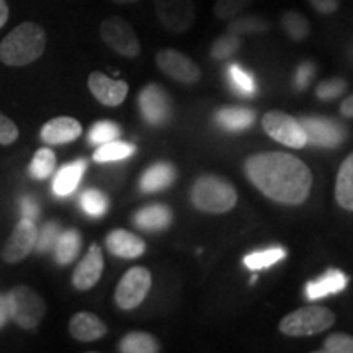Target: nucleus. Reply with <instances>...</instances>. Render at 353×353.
<instances>
[{
	"label": "nucleus",
	"mask_w": 353,
	"mask_h": 353,
	"mask_svg": "<svg viewBox=\"0 0 353 353\" xmlns=\"http://www.w3.org/2000/svg\"><path fill=\"white\" fill-rule=\"evenodd\" d=\"M244 169L260 193L281 205H301L311 193V170L288 152L254 154L245 161Z\"/></svg>",
	"instance_id": "f257e3e1"
},
{
	"label": "nucleus",
	"mask_w": 353,
	"mask_h": 353,
	"mask_svg": "<svg viewBox=\"0 0 353 353\" xmlns=\"http://www.w3.org/2000/svg\"><path fill=\"white\" fill-rule=\"evenodd\" d=\"M46 50V33L33 21H25L0 43V61L12 68H21L34 63Z\"/></svg>",
	"instance_id": "f03ea898"
},
{
	"label": "nucleus",
	"mask_w": 353,
	"mask_h": 353,
	"mask_svg": "<svg viewBox=\"0 0 353 353\" xmlns=\"http://www.w3.org/2000/svg\"><path fill=\"white\" fill-rule=\"evenodd\" d=\"M190 200L196 210L210 214L231 211L237 203V192L229 180L219 175L205 174L198 176L190 192Z\"/></svg>",
	"instance_id": "7ed1b4c3"
},
{
	"label": "nucleus",
	"mask_w": 353,
	"mask_h": 353,
	"mask_svg": "<svg viewBox=\"0 0 353 353\" xmlns=\"http://www.w3.org/2000/svg\"><path fill=\"white\" fill-rule=\"evenodd\" d=\"M335 324V314L324 306H306L290 312L280 321L281 334L288 337H311L325 332Z\"/></svg>",
	"instance_id": "20e7f679"
},
{
	"label": "nucleus",
	"mask_w": 353,
	"mask_h": 353,
	"mask_svg": "<svg viewBox=\"0 0 353 353\" xmlns=\"http://www.w3.org/2000/svg\"><path fill=\"white\" fill-rule=\"evenodd\" d=\"M7 296L10 303V317L17 325L25 330L37 329L46 312V304L37 291L20 285L10 290Z\"/></svg>",
	"instance_id": "39448f33"
},
{
	"label": "nucleus",
	"mask_w": 353,
	"mask_h": 353,
	"mask_svg": "<svg viewBox=\"0 0 353 353\" xmlns=\"http://www.w3.org/2000/svg\"><path fill=\"white\" fill-rule=\"evenodd\" d=\"M100 37L108 48L128 59L141 54V43L134 28L121 17H108L101 21Z\"/></svg>",
	"instance_id": "423d86ee"
},
{
	"label": "nucleus",
	"mask_w": 353,
	"mask_h": 353,
	"mask_svg": "<svg viewBox=\"0 0 353 353\" xmlns=\"http://www.w3.org/2000/svg\"><path fill=\"white\" fill-rule=\"evenodd\" d=\"M263 131L276 143L286 145L291 149H301L307 144L306 132H304L301 123L291 114L272 110L262 120Z\"/></svg>",
	"instance_id": "0eeeda50"
},
{
	"label": "nucleus",
	"mask_w": 353,
	"mask_h": 353,
	"mask_svg": "<svg viewBox=\"0 0 353 353\" xmlns=\"http://www.w3.org/2000/svg\"><path fill=\"white\" fill-rule=\"evenodd\" d=\"M151 285L152 276L148 268L132 267L123 275L117 290H114V303L125 311L138 307L148 296Z\"/></svg>",
	"instance_id": "6e6552de"
},
{
	"label": "nucleus",
	"mask_w": 353,
	"mask_h": 353,
	"mask_svg": "<svg viewBox=\"0 0 353 353\" xmlns=\"http://www.w3.org/2000/svg\"><path fill=\"white\" fill-rule=\"evenodd\" d=\"M307 144L322 149H335L347 139V128L341 121L325 117H304L299 120Z\"/></svg>",
	"instance_id": "1a4fd4ad"
},
{
	"label": "nucleus",
	"mask_w": 353,
	"mask_h": 353,
	"mask_svg": "<svg viewBox=\"0 0 353 353\" xmlns=\"http://www.w3.org/2000/svg\"><path fill=\"white\" fill-rule=\"evenodd\" d=\"M156 65L162 74L172 81L185 83V85H193L201 79V70L198 68L195 61L192 57L183 54L182 51L161 50L156 54Z\"/></svg>",
	"instance_id": "9d476101"
},
{
	"label": "nucleus",
	"mask_w": 353,
	"mask_h": 353,
	"mask_svg": "<svg viewBox=\"0 0 353 353\" xmlns=\"http://www.w3.org/2000/svg\"><path fill=\"white\" fill-rule=\"evenodd\" d=\"M154 8L161 25L170 33H185L195 21L193 0H154Z\"/></svg>",
	"instance_id": "9b49d317"
},
{
	"label": "nucleus",
	"mask_w": 353,
	"mask_h": 353,
	"mask_svg": "<svg viewBox=\"0 0 353 353\" xmlns=\"http://www.w3.org/2000/svg\"><path fill=\"white\" fill-rule=\"evenodd\" d=\"M139 110L144 121L151 126H162L172 117V101L167 92L157 83H149L139 92Z\"/></svg>",
	"instance_id": "f8f14e48"
},
{
	"label": "nucleus",
	"mask_w": 353,
	"mask_h": 353,
	"mask_svg": "<svg viewBox=\"0 0 353 353\" xmlns=\"http://www.w3.org/2000/svg\"><path fill=\"white\" fill-rule=\"evenodd\" d=\"M38 229L34 226V221L21 219L17 228L13 229L12 236L8 237L6 247L2 250V259L7 263H19L28 257L32 250L37 247Z\"/></svg>",
	"instance_id": "ddd939ff"
},
{
	"label": "nucleus",
	"mask_w": 353,
	"mask_h": 353,
	"mask_svg": "<svg viewBox=\"0 0 353 353\" xmlns=\"http://www.w3.org/2000/svg\"><path fill=\"white\" fill-rule=\"evenodd\" d=\"M87 83L92 95L105 107H118V105H121L126 99L128 90H130L125 81H114V79H110L103 72H100V70H94L88 76Z\"/></svg>",
	"instance_id": "4468645a"
},
{
	"label": "nucleus",
	"mask_w": 353,
	"mask_h": 353,
	"mask_svg": "<svg viewBox=\"0 0 353 353\" xmlns=\"http://www.w3.org/2000/svg\"><path fill=\"white\" fill-rule=\"evenodd\" d=\"M103 252L100 245H90L88 252L79 262L76 270L72 273V285L79 291H88L99 283L101 273H103Z\"/></svg>",
	"instance_id": "2eb2a0df"
},
{
	"label": "nucleus",
	"mask_w": 353,
	"mask_h": 353,
	"mask_svg": "<svg viewBox=\"0 0 353 353\" xmlns=\"http://www.w3.org/2000/svg\"><path fill=\"white\" fill-rule=\"evenodd\" d=\"M82 134V125L76 118L70 117H57L52 118L41 128L39 138L44 144L50 145H59L68 144L81 138Z\"/></svg>",
	"instance_id": "dca6fc26"
},
{
	"label": "nucleus",
	"mask_w": 353,
	"mask_h": 353,
	"mask_svg": "<svg viewBox=\"0 0 353 353\" xmlns=\"http://www.w3.org/2000/svg\"><path fill=\"white\" fill-rule=\"evenodd\" d=\"M107 249L110 254L121 259H138L145 252V242L136 234L125 229H113L107 236Z\"/></svg>",
	"instance_id": "f3484780"
},
{
	"label": "nucleus",
	"mask_w": 353,
	"mask_h": 353,
	"mask_svg": "<svg viewBox=\"0 0 353 353\" xmlns=\"http://www.w3.org/2000/svg\"><path fill=\"white\" fill-rule=\"evenodd\" d=\"M69 332L79 342H95L107 334V325L92 312H77L70 317Z\"/></svg>",
	"instance_id": "a211bd4d"
},
{
	"label": "nucleus",
	"mask_w": 353,
	"mask_h": 353,
	"mask_svg": "<svg viewBox=\"0 0 353 353\" xmlns=\"http://www.w3.org/2000/svg\"><path fill=\"white\" fill-rule=\"evenodd\" d=\"M348 278L343 272L337 268H330L317 280L309 281L306 285V298L309 301H316V299L325 298L329 294H337L347 288Z\"/></svg>",
	"instance_id": "6ab92c4d"
},
{
	"label": "nucleus",
	"mask_w": 353,
	"mask_h": 353,
	"mask_svg": "<svg viewBox=\"0 0 353 353\" xmlns=\"http://www.w3.org/2000/svg\"><path fill=\"white\" fill-rule=\"evenodd\" d=\"M174 214L167 205L154 203V205L144 206L138 213L132 216V223L143 231H164L172 224Z\"/></svg>",
	"instance_id": "aec40b11"
},
{
	"label": "nucleus",
	"mask_w": 353,
	"mask_h": 353,
	"mask_svg": "<svg viewBox=\"0 0 353 353\" xmlns=\"http://www.w3.org/2000/svg\"><path fill=\"white\" fill-rule=\"evenodd\" d=\"M176 170L169 162H156L144 172L139 180V187L144 193L164 192L175 182Z\"/></svg>",
	"instance_id": "412c9836"
},
{
	"label": "nucleus",
	"mask_w": 353,
	"mask_h": 353,
	"mask_svg": "<svg viewBox=\"0 0 353 353\" xmlns=\"http://www.w3.org/2000/svg\"><path fill=\"white\" fill-rule=\"evenodd\" d=\"M214 121L226 131H244L254 125L255 112L242 107L219 108L214 114Z\"/></svg>",
	"instance_id": "4be33fe9"
},
{
	"label": "nucleus",
	"mask_w": 353,
	"mask_h": 353,
	"mask_svg": "<svg viewBox=\"0 0 353 353\" xmlns=\"http://www.w3.org/2000/svg\"><path fill=\"white\" fill-rule=\"evenodd\" d=\"M335 200L339 206L353 211V152L342 162L335 180Z\"/></svg>",
	"instance_id": "5701e85b"
},
{
	"label": "nucleus",
	"mask_w": 353,
	"mask_h": 353,
	"mask_svg": "<svg viewBox=\"0 0 353 353\" xmlns=\"http://www.w3.org/2000/svg\"><path fill=\"white\" fill-rule=\"evenodd\" d=\"M87 169L85 161H76L72 164L64 165L63 169L57 172L52 190L57 196H68L74 192L81 183L83 172Z\"/></svg>",
	"instance_id": "b1692460"
},
{
	"label": "nucleus",
	"mask_w": 353,
	"mask_h": 353,
	"mask_svg": "<svg viewBox=\"0 0 353 353\" xmlns=\"http://www.w3.org/2000/svg\"><path fill=\"white\" fill-rule=\"evenodd\" d=\"M82 247V237L76 229H68L61 232L54 244L56 260L59 265H69L77 259Z\"/></svg>",
	"instance_id": "393cba45"
},
{
	"label": "nucleus",
	"mask_w": 353,
	"mask_h": 353,
	"mask_svg": "<svg viewBox=\"0 0 353 353\" xmlns=\"http://www.w3.org/2000/svg\"><path fill=\"white\" fill-rule=\"evenodd\" d=\"M118 348L123 353H157L161 352V343L148 332H130L121 339Z\"/></svg>",
	"instance_id": "a878e982"
},
{
	"label": "nucleus",
	"mask_w": 353,
	"mask_h": 353,
	"mask_svg": "<svg viewBox=\"0 0 353 353\" xmlns=\"http://www.w3.org/2000/svg\"><path fill=\"white\" fill-rule=\"evenodd\" d=\"M226 77L229 85L237 95L252 97L257 92V83L249 70H245L239 64H231L226 70Z\"/></svg>",
	"instance_id": "bb28decb"
},
{
	"label": "nucleus",
	"mask_w": 353,
	"mask_h": 353,
	"mask_svg": "<svg viewBox=\"0 0 353 353\" xmlns=\"http://www.w3.org/2000/svg\"><path fill=\"white\" fill-rule=\"evenodd\" d=\"M136 148L125 141H108V143L100 144L94 154V161L99 164H107V162H117L123 159L131 157L134 154Z\"/></svg>",
	"instance_id": "cd10ccee"
},
{
	"label": "nucleus",
	"mask_w": 353,
	"mask_h": 353,
	"mask_svg": "<svg viewBox=\"0 0 353 353\" xmlns=\"http://www.w3.org/2000/svg\"><path fill=\"white\" fill-rule=\"evenodd\" d=\"M281 28L286 33V37L293 41H304L311 33V25H309L307 19L304 15H301L299 12L294 10H288L281 15Z\"/></svg>",
	"instance_id": "c85d7f7f"
},
{
	"label": "nucleus",
	"mask_w": 353,
	"mask_h": 353,
	"mask_svg": "<svg viewBox=\"0 0 353 353\" xmlns=\"http://www.w3.org/2000/svg\"><path fill=\"white\" fill-rule=\"evenodd\" d=\"M270 23L259 15H244L234 17L228 26V32L237 37H245V34H259L268 32Z\"/></svg>",
	"instance_id": "c756f323"
},
{
	"label": "nucleus",
	"mask_w": 353,
	"mask_h": 353,
	"mask_svg": "<svg viewBox=\"0 0 353 353\" xmlns=\"http://www.w3.org/2000/svg\"><path fill=\"white\" fill-rule=\"evenodd\" d=\"M286 250L283 247H270V249L260 250V252L247 254L244 257V265L250 272H259L262 268L272 267L273 263L283 260Z\"/></svg>",
	"instance_id": "7c9ffc66"
},
{
	"label": "nucleus",
	"mask_w": 353,
	"mask_h": 353,
	"mask_svg": "<svg viewBox=\"0 0 353 353\" xmlns=\"http://www.w3.org/2000/svg\"><path fill=\"white\" fill-rule=\"evenodd\" d=\"M56 169V154L50 148L38 149L34 154L32 165H30V175L37 180H44L52 175Z\"/></svg>",
	"instance_id": "2f4dec72"
},
{
	"label": "nucleus",
	"mask_w": 353,
	"mask_h": 353,
	"mask_svg": "<svg viewBox=\"0 0 353 353\" xmlns=\"http://www.w3.org/2000/svg\"><path fill=\"white\" fill-rule=\"evenodd\" d=\"M81 206L88 216L100 218V216H103L108 211V198L100 190H85L81 196Z\"/></svg>",
	"instance_id": "473e14b6"
},
{
	"label": "nucleus",
	"mask_w": 353,
	"mask_h": 353,
	"mask_svg": "<svg viewBox=\"0 0 353 353\" xmlns=\"http://www.w3.org/2000/svg\"><path fill=\"white\" fill-rule=\"evenodd\" d=\"M241 44H242L241 37L228 32V34L218 38L213 43V46H211V56L218 61L228 59V57L234 56L237 51L241 50Z\"/></svg>",
	"instance_id": "72a5a7b5"
},
{
	"label": "nucleus",
	"mask_w": 353,
	"mask_h": 353,
	"mask_svg": "<svg viewBox=\"0 0 353 353\" xmlns=\"http://www.w3.org/2000/svg\"><path fill=\"white\" fill-rule=\"evenodd\" d=\"M120 134H121V130L117 123L99 121L92 126L90 132H88V141H90L92 144L100 145V144L108 143V141L118 139L120 138Z\"/></svg>",
	"instance_id": "f704fd0d"
},
{
	"label": "nucleus",
	"mask_w": 353,
	"mask_h": 353,
	"mask_svg": "<svg viewBox=\"0 0 353 353\" xmlns=\"http://www.w3.org/2000/svg\"><path fill=\"white\" fill-rule=\"evenodd\" d=\"M252 3V0H216L214 15L219 20H232L234 17L244 12Z\"/></svg>",
	"instance_id": "c9c22d12"
},
{
	"label": "nucleus",
	"mask_w": 353,
	"mask_h": 353,
	"mask_svg": "<svg viewBox=\"0 0 353 353\" xmlns=\"http://www.w3.org/2000/svg\"><path fill=\"white\" fill-rule=\"evenodd\" d=\"M347 90V82L341 77H332L327 79V81H322L316 88V95L319 97L321 100L330 101L339 99L345 94Z\"/></svg>",
	"instance_id": "e433bc0d"
},
{
	"label": "nucleus",
	"mask_w": 353,
	"mask_h": 353,
	"mask_svg": "<svg viewBox=\"0 0 353 353\" xmlns=\"http://www.w3.org/2000/svg\"><path fill=\"white\" fill-rule=\"evenodd\" d=\"M322 353H353V337L343 332L330 334L324 341Z\"/></svg>",
	"instance_id": "4c0bfd02"
},
{
	"label": "nucleus",
	"mask_w": 353,
	"mask_h": 353,
	"mask_svg": "<svg viewBox=\"0 0 353 353\" xmlns=\"http://www.w3.org/2000/svg\"><path fill=\"white\" fill-rule=\"evenodd\" d=\"M59 224L57 223H46L43 226L41 231L38 232V241H37V247L34 249L38 252H48L54 247L57 237H59Z\"/></svg>",
	"instance_id": "58836bf2"
},
{
	"label": "nucleus",
	"mask_w": 353,
	"mask_h": 353,
	"mask_svg": "<svg viewBox=\"0 0 353 353\" xmlns=\"http://www.w3.org/2000/svg\"><path fill=\"white\" fill-rule=\"evenodd\" d=\"M19 139V128L13 123L10 118L0 113V144L10 145Z\"/></svg>",
	"instance_id": "ea45409f"
},
{
	"label": "nucleus",
	"mask_w": 353,
	"mask_h": 353,
	"mask_svg": "<svg viewBox=\"0 0 353 353\" xmlns=\"http://www.w3.org/2000/svg\"><path fill=\"white\" fill-rule=\"evenodd\" d=\"M314 74H316L314 64L303 63L296 69V72H294V77H293L294 87H296L298 90H304V88H307V85L312 81V77H314Z\"/></svg>",
	"instance_id": "a19ab883"
},
{
	"label": "nucleus",
	"mask_w": 353,
	"mask_h": 353,
	"mask_svg": "<svg viewBox=\"0 0 353 353\" xmlns=\"http://www.w3.org/2000/svg\"><path fill=\"white\" fill-rule=\"evenodd\" d=\"M307 2L321 15H332L341 7V0H307Z\"/></svg>",
	"instance_id": "79ce46f5"
},
{
	"label": "nucleus",
	"mask_w": 353,
	"mask_h": 353,
	"mask_svg": "<svg viewBox=\"0 0 353 353\" xmlns=\"http://www.w3.org/2000/svg\"><path fill=\"white\" fill-rule=\"evenodd\" d=\"M21 213H23V218L25 219L37 221L38 214H39L38 203L34 201L32 196H25L23 200H21Z\"/></svg>",
	"instance_id": "37998d69"
},
{
	"label": "nucleus",
	"mask_w": 353,
	"mask_h": 353,
	"mask_svg": "<svg viewBox=\"0 0 353 353\" xmlns=\"http://www.w3.org/2000/svg\"><path fill=\"white\" fill-rule=\"evenodd\" d=\"M10 317V303H8L7 294H0V329L7 324Z\"/></svg>",
	"instance_id": "c03bdc74"
},
{
	"label": "nucleus",
	"mask_w": 353,
	"mask_h": 353,
	"mask_svg": "<svg viewBox=\"0 0 353 353\" xmlns=\"http://www.w3.org/2000/svg\"><path fill=\"white\" fill-rule=\"evenodd\" d=\"M341 113L345 118H353V94L350 97H347V99L342 101Z\"/></svg>",
	"instance_id": "a18cd8bd"
},
{
	"label": "nucleus",
	"mask_w": 353,
	"mask_h": 353,
	"mask_svg": "<svg viewBox=\"0 0 353 353\" xmlns=\"http://www.w3.org/2000/svg\"><path fill=\"white\" fill-rule=\"evenodd\" d=\"M8 20V6L6 0H0V28L7 23Z\"/></svg>",
	"instance_id": "49530a36"
},
{
	"label": "nucleus",
	"mask_w": 353,
	"mask_h": 353,
	"mask_svg": "<svg viewBox=\"0 0 353 353\" xmlns=\"http://www.w3.org/2000/svg\"><path fill=\"white\" fill-rule=\"evenodd\" d=\"M114 3H121V6H126V3H136L139 2V0H113Z\"/></svg>",
	"instance_id": "de8ad7c7"
},
{
	"label": "nucleus",
	"mask_w": 353,
	"mask_h": 353,
	"mask_svg": "<svg viewBox=\"0 0 353 353\" xmlns=\"http://www.w3.org/2000/svg\"><path fill=\"white\" fill-rule=\"evenodd\" d=\"M348 54H350V59H352V63H353V44H352V48H350V52H348Z\"/></svg>",
	"instance_id": "09e8293b"
}]
</instances>
